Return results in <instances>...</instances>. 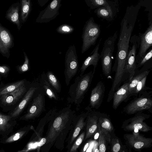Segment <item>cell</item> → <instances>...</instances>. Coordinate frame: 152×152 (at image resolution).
Masks as SVG:
<instances>
[{
    "mask_svg": "<svg viewBox=\"0 0 152 152\" xmlns=\"http://www.w3.org/2000/svg\"><path fill=\"white\" fill-rule=\"evenodd\" d=\"M71 104L59 111L56 112L50 120L48 132L45 143L56 140L63 132L67 131L71 127L75 111L72 110Z\"/></svg>",
    "mask_w": 152,
    "mask_h": 152,
    "instance_id": "1",
    "label": "cell"
},
{
    "mask_svg": "<svg viewBox=\"0 0 152 152\" xmlns=\"http://www.w3.org/2000/svg\"><path fill=\"white\" fill-rule=\"evenodd\" d=\"M94 73L91 71L76 77L69 88L68 103H74L77 107L80 106L90 86Z\"/></svg>",
    "mask_w": 152,
    "mask_h": 152,
    "instance_id": "2",
    "label": "cell"
},
{
    "mask_svg": "<svg viewBox=\"0 0 152 152\" xmlns=\"http://www.w3.org/2000/svg\"><path fill=\"white\" fill-rule=\"evenodd\" d=\"M45 95L43 89L40 86L36 91L29 104L26 113L20 118L19 120H34L39 117L45 112L46 110Z\"/></svg>",
    "mask_w": 152,
    "mask_h": 152,
    "instance_id": "3",
    "label": "cell"
},
{
    "mask_svg": "<svg viewBox=\"0 0 152 152\" xmlns=\"http://www.w3.org/2000/svg\"><path fill=\"white\" fill-rule=\"evenodd\" d=\"M100 33V25L95 22L93 17H91L86 22L83 28L82 36V53L88 50L91 46L96 44Z\"/></svg>",
    "mask_w": 152,
    "mask_h": 152,
    "instance_id": "4",
    "label": "cell"
},
{
    "mask_svg": "<svg viewBox=\"0 0 152 152\" xmlns=\"http://www.w3.org/2000/svg\"><path fill=\"white\" fill-rule=\"evenodd\" d=\"M118 33L116 31L106 39L100 54L102 71L104 75L107 77L111 74L113 53Z\"/></svg>",
    "mask_w": 152,
    "mask_h": 152,
    "instance_id": "5",
    "label": "cell"
},
{
    "mask_svg": "<svg viewBox=\"0 0 152 152\" xmlns=\"http://www.w3.org/2000/svg\"><path fill=\"white\" fill-rule=\"evenodd\" d=\"M28 81L12 92L0 96V107L4 111L13 110L18 105L30 87Z\"/></svg>",
    "mask_w": 152,
    "mask_h": 152,
    "instance_id": "6",
    "label": "cell"
},
{
    "mask_svg": "<svg viewBox=\"0 0 152 152\" xmlns=\"http://www.w3.org/2000/svg\"><path fill=\"white\" fill-rule=\"evenodd\" d=\"M146 91L140 96H136L124 108V111L127 114L131 115L145 110L152 113V92Z\"/></svg>",
    "mask_w": 152,
    "mask_h": 152,
    "instance_id": "7",
    "label": "cell"
},
{
    "mask_svg": "<svg viewBox=\"0 0 152 152\" xmlns=\"http://www.w3.org/2000/svg\"><path fill=\"white\" fill-rule=\"evenodd\" d=\"M64 74L66 85L68 86L72 78L77 72L79 65L76 50L74 45L70 46L65 54Z\"/></svg>",
    "mask_w": 152,
    "mask_h": 152,
    "instance_id": "8",
    "label": "cell"
},
{
    "mask_svg": "<svg viewBox=\"0 0 152 152\" xmlns=\"http://www.w3.org/2000/svg\"><path fill=\"white\" fill-rule=\"evenodd\" d=\"M143 111L136 113L133 117L126 120L123 123L122 128L127 131H132L137 130L144 132H147L152 130V128L149 126L144 121L150 117V115L144 113Z\"/></svg>",
    "mask_w": 152,
    "mask_h": 152,
    "instance_id": "9",
    "label": "cell"
},
{
    "mask_svg": "<svg viewBox=\"0 0 152 152\" xmlns=\"http://www.w3.org/2000/svg\"><path fill=\"white\" fill-rule=\"evenodd\" d=\"M130 42L131 46H129L124 69V73H128L129 75V80L134 76L135 72L137 50L140 43L139 36L134 35L131 37Z\"/></svg>",
    "mask_w": 152,
    "mask_h": 152,
    "instance_id": "10",
    "label": "cell"
},
{
    "mask_svg": "<svg viewBox=\"0 0 152 152\" xmlns=\"http://www.w3.org/2000/svg\"><path fill=\"white\" fill-rule=\"evenodd\" d=\"M61 0H54L46 7L41 11L37 18L38 23H47L55 19L59 14V10L61 5Z\"/></svg>",
    "mask_w": 152,
    "mask_h": 152,
    "instance_id": "11",
    "label": "cell"
},
{
    "mask_svg": "<svg viewBox=\"0 0 152 152\" xmlns=\"http://www.w3.org/2000/svg\"><path fill=\"white\" fill-rule=\"evenodd\" d=\"M39 86V83H31L30 87L18 105L9 114L13 120H16L18 118L30 103L36 91Z\"/></svg>",
    "mask_w": 152,
    "mask_h": 152,
    "instance_id": "12",
    "label": "cell"
},
{
    "mask_svg": "<svg viewBox=\"0 0 152 152\" xmlns=\"http://www.w3.org/2000/svg\"><path fill=\"white\" fill-rule=\"evenodd\" d=\"M140 43L138 54L136 55V64L145 56L147 50L152 45V22H149V26L143 33H139Z\"/></svg>",
    "mask_w": 152,
    "mask_h": 152,
    "instance_id": "13",
    "label": "cell"
},
{
    "mask_svg": "<svg viewBox=\"0 0 152 152\" xmlns=\"http://www.w3.org/2000/svg\"><path fill=\"white\" fill-rule=\"evenodd\" d=\"M88 113L86 119V133L85 140L93 135L99 129L98 121L101 113L92 110L89 106L85 108Z\"/></svg>",
    "mask_w": 152,
    "mask_h": 152,
    "instance_id": "14",
    "label": "cell"
},
{
    "mask_svg": "<svg viewBox=\"0 0 152 152\" xmlns=\"http://www.w3.org/2000/svg\"><path fill=\"white\" fill-rule=\"evenodd\" d=\"M105 91L104 83L101 81L99 82L91 91L89 106L91 108L97 109L100 107L103 101Z\"/></svg>",
    "mask_w": 152,
    "mask_h": 152,
    "instance_id": "15",
    "label": "cell"
},
{
    "mask_svg": "<svg viewBox=\"0 0 152 152\" xmlns=\"http://www.w3.org/2000/svg\"><path fill=\"white\" fill-rule=\"evenodd\" d=\"M125 136L129 144L135 149H141L152 145L151 138L144 137L138 133L134 132L133 134H126Z\"/></svg>",
    "mask_w": 152,
    "mask_h": 152,
    "instance_id": "16",
    "label": "cell"
},
{
    "mask_svg": "<svg viewBox=\"0 0 152 152\" xmlns=\"http://www.w3.org/2000/svg\"><path fill=\"white\" fill-rule=\"evenodd\" d=\"M13 38L7 29L0 26V52L4 57L8 58L10 49L12 48Z\"/></svg>",
    "mask_w": 152,
    "mask_h": 152,
    "instance_id": "17",
    "label": "cell"
},
{
    "mask_svg": "<svg viewBox=\"0 0 152 152\" xmlns=\"http://www.w3.org/2000/svg\"><path fill=\"white\" fill-rule=\"evenodd\" d=\"M16 124V120H13L10 115L0 113V135L1 138L8 136Z\"/></svg>",
    "mask_w": 152,
    "mask_h": 152,
    "instance_id": "18",
    "label": "cell"
},
{
    "mask_svg": "<svg viewBox=\"0 0 152 152\" xmlns=\"http://www.w3.org/2000/svg\"><path fill=\"white\" fill-rule=\"evenodd\" d=\"M102 39V38L100 39L97 45L89 56L83 62L80 69V74L79 75H83L87 68L91 65L94 66L93 72L95 73L96 68L100 58V55L99 53V50Z\"/></svg>",
    "mask_w": 152,
    "mask_h": 152,
    "instance_id": "19",
    "label": "cell"
},
{
    "mask_svg": "<svg viewBox=\"0 0 152 152\" xmlns=\"http://www.w3.org/2000/svg\"><path fill=\"white\" fill-rule=\"evenodd\" d=\"M88 113V111L87 110L86 112L82 113L77 116L75 115L73 118L71 126L74 127V129L70 142V144L73 142L85 126L86 119Z\"/></svg>",
    "mask_w": 152,
    "mask_h": 152,
    "instance_id": "20",
    "label": "cell"
},
{
    "mask_svg": "<svg viewBox=\"0 0 152 152\" xmlns=\"http://www.w3.org/2000/svg\"><path fill=\"white\" fill-rule=\"evenodd\" d=\"M128 82L123 84L114 94L113 97V107L116 109L123 101L125 102L128 96Z\"/></svg>",
    "mask_w": 152,
    "mask_h": 152,
    "instance_id": "21",
    "label": "cell"
},
{
    "mask_svg": "<svg viewBox=\"0 0 152 152\" xmlns=\"http://www.w3.org/2000/svg\"><path fill=\"white\" fill-rule=\"evenodd\" d=\"M30 125L20 128L15 132L5 138H1L0 142L3 144H9L18 141L25 136L31 129H33Z\"/></svg>",
    "mask_w": 152,
    "mask_h": 152,
    "instance_id": "22",
    "label": "cell"
},
{
    "mask_svg": "<svg viewBox=\"0 0 152 152\" xmlns=\"http://www.w3.org/2000/svg\"><path fill=\"white\" fill-rule=\"evenodd\" d=\"M39 84L40 86L43 89L45 95L49 99L56 101L59 100V97L57 93L49 83L46 74L44 72L41 75Z\"/></svg>",
    "mask_w": 152,
    "mask_h": 152,
    "instance_id": "23",
    "label": "cell"
},
{
    "mask_svg": "<svg viewBox=\"0 0 152 152\" xmlns=\"http://www.w3.org/2000/svg\"><path fill=\"white\" fill-rule=\"evenodd\" d=\"M87 6L91 9L104 7L107 8L116 7V2L106 0H86Z\"/></svg>",
    "mask_w": 152,
    "mask_h": 152,
    "instance_id": "24",
    "label": "cell"
},
{
    "mask_svg": "<svg viewBox=\"0 0 152 152\" xmlns=\"http://www.w3.org/2000/svg\"><path fill=\"white\" fill-rule=\"evenodd\" d=\"M94 12L99 18H102L110 21L114 19L116 14V10L102 7L96 9Z\"/></svg>",
    "mask_w": 152,
    "mask_h": 152,
    "instance_id": "25",
    "label": "cell"
},
{
    "mask_svg": "<svg viewBox=\"0 0 152 152\" xmlns=\"http://www.w3.org/2000/svg\"><path fill=\"white\" fill-rule=\"evenodd\" d=\"M19 5L15 4L12 5L7 12L6 17L10 21L16 24L20 30L21 26L19 20Z\"/></svg>",
    "mask_w": 152,
    "mask_h": 152,
    "instance_id": "26",
    "label": "cell"
},
{
    "mask_svg": "<svg viewBox=\"0 0 152 152\" xmlns=\"http://www.w3.org/2000/svg\"><path fill=\"white\" fill-rule=\"evenodd\" d=\"M150 72V71L149 70L144 71L129 80L128 82V96L125 102H126L128 100L130 95L138 83L145 76H148Z\"/></svg>",
    "mask_w": 152,
    "mask_h": 152,
    "instance_id": "27",
    "label": "cell"
},
{
    "mask_svg": "<svg viewBox=\"0 0 152 152\" xmlns=\"http://www.w3.org/2000/svg\"><path fill=\"white\" fill-rule=\"evenodd\" d=\"M98 126L100 129L109 133L111 132L114 128L109 118L103 113H101L99 117Z\"/></svg>",
    "mask_w": 152,
    "mask_h": 152,
    "instance_id": "28",
    "label": "cell"
},
{
    "mask_svg": "<svg viewBox=\"0 0 152 152\" xmlns=\"http://www.w3.org/2000/svg\"><path fill=\"white\" fill-rule=\"evenodd\" d=\"M27 81L25 79L6 85L0 88V96L15 91L24 85Z\"/></svg>",
    "mask_w": 152,
    "mask_h": 152,
    "instance_id": "29",
    "label": "cell"
},
{
    "mask_svg": "<svg viewBox=\"0 0 152 152\" xmlns=\"http://www.w3.org/2000/svg\"><path fill=\"white\" fill-rule=\"evenodd\" d=\"M99 129L100 134L98 142L99 150L100 152H106L107 147L106 142H110V136L109 133L100 128Z\"/></svg>",
    "mask_w": 152,
    "mask_h": 152,
    "instance_id": "30",
    "label": "cell"
},
{
    "mask_svg": "<svg viewBox=\"0 0 152 152\" xmlns=\"http://www.w3.org/2000/svg\"><path fill=\"white\" fill-rule=\"evenodd\" d=\"M46 75L48 82L53 89L57 93L61 91V86L60 83L54 73L51 71H48Z\"/></svg>",
    "mask_w": 152,
    "mask_h": 152,
    "instance_id": "31",
    "label": "cell"
},
{
    "mask_svg": "<svg viewBox=\"0 0 152 152\" xmlns=\"http://www.w3.org/2000/svg\"><path fill=\"white\" fill-rule=\"evenodd\" d=\"M147 76H145L138 83L130 95L129 98L132 96H137L138 95L140 96L144 92L152 89L146 86V82Z\"/></svg>",
    "mask_w": 152,
    "mask_h": 152,
    "instance_id": "32",
    "label": "cell"
},
{
    "mask_svg": "<svg viewBox=\"0 0 152 152\" xmlns=\"http://www.w3.org/2000/svg\"><path fill=\"white\" fill-rule=\"evenodd\" d=\"M31 10V2L30 0L21 1V18L23 22L26 20Z\"/></svg>",
    "mask_w": 152,
    "mask_h": 152,
    "instance_id": "33",
    "label": "cell"
},
{
    "mask_svg": "<svg viewBox=\"0 0 152 152\" xmlns=\"http://www.w3.org/2000/svg\"><path fill=\"white\" fill-rule=\"evenodd\" d=\"M56 31L62 34H69L72 33L74 30L73 26L67 24H62L56 29Z\"/></svg>",
    "mask_w": 152,
    "mask_h": 152,
    "instance_id": "34",
    "label": "cell"
},
{
    "mask_svg": "<svg viewBox=\"0 0 152 152\" xmlns=\"http://www.w3.org/2000/svg\"><path fill=\"white\" fill-rule=\"evenodd\" d=\"M25 61L23 64L17 66V70L19 73L21 74L24 73L29 69V60L26 53L23 52Z\"/></svg>",
    "mask_w": 152,
    "mask_h": 152,
    "instance_id": "35",
    "label": "cell"
},
{
    "mask_svg": "<svg viewBox=\"0 0 152 152\" xmlns=\"http://www.w3.org/2000/svg\"><path fill=\"white\" fill-rule=\"evenodd\" d=\"M85 132H83L76 139L71 148L70 152H75L82 142L85 135Z\"/></svg>",
    "mask_w": 152,
    "mask_h": 152,
    "instance_id": "36",
    "label": "cell"
},
{
    "mask_svg": "<svg viewBox=\"0 0 152 152\" xmlns=\"http://www.w3.org/2000/svg\"><path fill=\"white\" fill-rule=\"evenodd\" d=\"M152 56V49H150L148 53L140 60L136 64V69L138 68L143 65L146 62L150 59Z\"/></svg>",
    "mask_w": 152,
    "mask_h": 152,
    "instance_id": "37",
    "label": "cell"
},
{
    "mask_svg": "<svg viewBox=\"0 0 152 152\" xmlns=\"http://www.w3.org/2000/svg\"><path fill=\"white\" fill-rule=\"evenodd\" d=\"M121 149V145L118 140L113 139L111 148V152H119Z\"/></svg>",
    "mask_w": 152,
    "mask_h": 152,
    "instance_id": "38",
    "label": "cell"
},
{
    "mask_svg": "<svg viewBox=\"0 0 152 152\" xmlns=\"http://www.w3.org/2000/svg\"><path fill=\"white\" fill-rule=\"evenodd\" d=\"M10 70V67L7 65L0 66V75L2 77H7Z\"/></svg>",
    "mask_w": 152,
    "mask_h": 152,
    "instance_id": "39",
    "label": "cell"
},
{
    "mask_svg": "<svg viewBox=\"0 0 152 152\" xmlns=\"http://www.w3.org/2000/svg\"><path fill=\"white\" fill-rule=\"evenodd\" d=\"M46 141L47 140L46 138H42L40 142L38 143L37 147V150L39 149V148H40L42 145L45 144L46 143Z\"/></svg>",
    "mask_w": 152,
    "mask_h": 152,
    "instance_id": "40",
    "label": "cell"
},
{
    "mask_svg": "<svg viewBox=\"0 0 152 152\" xmlns=\"http://www.w3.org/2000/svg\"><path fill=\"white\" fill-rule=\"evenodd\" d=\"M92 152H100L98 143L96 141H95L94 143V145Z\"/></svg>",
    "mask_w": 152,
    "mask_h": 152,
    "instance_id": "41",
    "label": "cell"
},
{
    "mask_svg": "<svg viewBox=\"0 0 152 152\" xmlns=\"http://www.w3.org/2000/svg\"><path fill=\"white\" fill-rule=\"evenodd\" d=\"M90 142H88L86 143L81 149L80 152H86L89 148Z\"/></svg>",
    "mask_w": 152,
    "mask_h": 152,
    "instance_id": "42",
    "label": "cell"
},
{
    "mask_svg": "<svg viewBox=\"0 0 152 152\" xmlns=\"http://www.w3.org/2000/svg\"><path fill=\"white\" fill-rule=\"evenodd\" d=\"M49 1V0H38V2L39 5L41 7H43Z\"/></svg>",
    "mask_w": 152,
    "mask_h": 152,
    "instance_id": "43",
    "label": "cell"
},
{
    "mask_svg": "<svg viewBox=\"0 0 152 152\" xmlns=\"http://www.w3.org/2000/svg\"><path fill=\"white\" fill-rule=\"evenodd\" d=\"M119 152H127L126 151H125L121 150Z\"/></svg>",
    "mask_w": 152,
    "mask_h": 152,
    "instance_id": "44",
    "label": "cell"
},
{
    "mask_svg": "<svg viewBox=\"0 0 152 152\" xmlns=\"http://www.w3.org/2000/svg\"><path fill=\"white\" fill-rule=\"evenodd\" d=\"M0 152H5V151L3 150L0 149Z\"/></svg>",
    "mask_w": 152,
    "mask_h": 152,
    "instance_id": "45",
    "label": "cell"
},
{
    "mask_svg": "<svg viewBox=\"0 0 152 152\" xmlns=\"http://www.w3.org/2000/svg\"><path fill=\"white\" fill-rule=\"evenodd\" d=\"M28 152H35V151H28Z\"/></svg>",
    "mask_w": 152,
    "mask_h": 152,
    "instance_id": "46",
    "label": "cell"
},
{
    "mask_svg": "<svg viewBox=\"0 0 152 152\" xmlns=\"http://www.w3.org/2000/svg\"><path fill=\"white\" fill-rule=\"evenodd\" d=\"M1 77H2L0 75V81L1 80Z\"/></svg>",
    "mask_w": 152,
    "mask_h": 152,
    "instance_id": "47",
    "label": "cell"
}]
</instances>
